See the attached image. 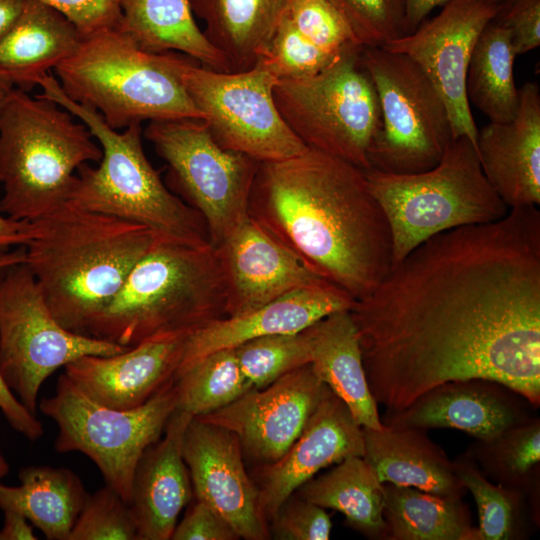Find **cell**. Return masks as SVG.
<instances>
[{"instance_id":"obj_1","label":"cell","mask_w":540,"mask_h":540,"mask_svg":"<svg viewBox=\"0 0 540 540\" xmlns=\"http://www.w3.org/2000/svg\"><path fill=\"white\" fill-rule=\"evenodd\" d=\"M367 383L386 413L473 378L540 406V210L437 234L349 310Z\"/></svg>"},{"instance_id":"obj_2","label":"cell","mask_w":540,"mask_h":540,"mask_svg":"<svg viewBox=\"0 0 540 540\" xmlns=\"http://www.w3.org/2000/svg\"><path fill=\"white\" fill-rule=\"evenodd\" d=\"M248 212L310 271L355 300L392 268L390 228L365 171L337 157L308 148L259 163Z\"/></svg>"},{"instance_id":"obj_3","label":"cell","mask_w":540,"mask_h":540,"mask_svg":"<svg viewBox=\"0 0 540 540\" xmlns=\"http://www.w3.org/2000/svg\"><path fill=\"white\" fill-rule=\"evenodd\" d=\"M32 222L25 264L58 323L88 336L92 320L121 289L155 233L138 223L67 205Z\"/></svg>"},{"instance_id":"obj_4","label":"cell","mask_w":540,"mask_h":540,"mask_svg":"<svg viewBox=\"0 0 540 540\" xmlns=\"http://www.w3.org/2000/svg\"><path fill=\"white\" fill-rule=\"evenodd\" d=\"M226 280L212 245L194 246L155 234L88 336L121 346L189 336L225 316Z\"/></svg>"},{"instance_id":"obj_5","label":"cell","mask_w":540,"mask_h":540,"mask_svg":"<svg viewBox=\"0 0 540 540\" xmlns=\"http://www.w3.org/2000/svg\"><path fill=\"white\" fill-rule=\"evenodd\" d=\"M38 86L39 96L80 119L102 149L97 167L84 163L77 169L67 206L138 223L182 243L211 245L203 217L168 189L146 157L141 124L118 132L94 108L67 97L51 73Z\"/></svg>"},{"instance_id":"obj_6","label":"cell","mask_w":540,"mask_h":540,"mask_svg":"<svg viewBox=\"0 0 540 540\" xmlns=\"http://www.w3.org/2000/svg\"><path fill=\"white\" fill-rule=\"evenodd\" d=\"M56 102L12 88L0 102V212L34 221L66 205L84 163L102 149Z\"/></svg>"},{"instance_id":"obj_7","label":"cell","mask_w":540,"mask_h":540,"mask_svg":"<svg viewBox=\"0 0 540 540\" xmlns=\"http://www.w3.org/2000/svg\"><path fill=\"white\" fill-rule=\"evenodd\" d=\"M180 56L144 51L115 26L84 36L54 70L67 97L94 108L116 130L143 121L203 119L181 80Z\"/></svg>"},{"instance_id":"obj_8","label":"cell","mask_w":540,"mask_h":540,"mask_svg":"<svg viewBox=\"0 0 540 540\" xmlns=\"http://www.w3.org/2000/svg\"><path fill=\"white\" fill-rule=\"evenodd\" d=\"M365 175L388 221L392 267L437 234L494 222L509 211L465 136L452 138L440 161L428 170L393 174L369 169Z\"/></svg>"},{"instance_id":"obj_9","label":"cell","mask_w":540,"mask_h":540,"mask_svg":"<svg viewBox=\"0 0 540 540\" xmlns=\"http://www.w3.org/2000/svg\"><path fill=\"white\" fill-rule=\"evenodd\" d=\"M364 47V46H363ZM356 47L319 73L279 79L273 96L282 118L308 147L370 169L369 147L381 127L374 84Z\"/></svg>"},{"instance_id":"obj_10","label":"cell","mask_w":540,"mask_h":540,"mask_svg":"<svg viewBox=\"0 0 540 540\" xmlns=\"http://www.w3.org/2000/svg\"><path fill=\"white\" fill-rule=\"evenodd\" d=\"M38 408L58 427L54 449L85 454L106 485L129 503L136 466L164 432L177 408V393L173 380L143 405L115 409L88 397L63 372L55 394L43 398Z\"/></svg>"},{"instance_id":"obj_11","label":"cell","mask_w":540,"mask_h":540,"mask_svg":"<svg viewBox=\"0 0 540 540\" xmlns=\"http://www.w3.org/2000/svg\"><path fill=\"white\" fill-rule=\"evenodd\" d=\"M143 135L167 165L168 189L199 212L220 246L249 216L260 162L221 147L202 119L150 121Z\"/></svg>"},{"instance_id":"obj_12","label":"cell","mask_w":540,"mask_h":540,"mask_svg":"<svg viewBox=\"0 0 540 540\" xmlns=\"http://www.w3.org/2000/svg\"><path fill=\"white\" fill-rule=\"evenodd\" d=\"M361 60L381 112V127L368 150L370 169L411 174L434 167L452 139L440 93L404 54L364 46Z\"/></svg>"},{"instance_id":"obj_13","label":"cell","mask_w":540,"mask_h":540,"mask_svg":"<svg viewBox=\"0 0 540 540\" xmlns=\"http://www.w3.org/2000/svg\"><path fill=\"white\" fill-rule=\"evenodd\" d=\"M130 347L73 333L51 314L25 262L0 278V373L28 411L57 369L84 355H114Z\"/></svg>"},{"instance_id":"obj_14","label":"cell","mask_w":540,"mask_h":540,"mask_svg":"<svg viewBox=\"0 0 540 540\" xmlns=\"http://www.w3.org/2000/svg\"><path fill=\"white\" fill-rule=\"evenodd\" d=\"M178 70L221 147L260 163L286 160L308 149L279 113L273 96L278 79L262 66L221 72L181 54Z\"/></svg>"},{"instance_id":"obj_15","label":"cell","mask_w":540,"mask_h":540,"mask_svg":"<svg viewBox=\"0 0 540 540\" xmlns=\"http://www.w3.org/2000/svg\"><path fill=\"white\" fill-rule=\"evenodd\" d=\"M442 11L415 31L381 47L404 54L427 75L440 93L452 138L465 136L477 150L478 128L466 95V76L476 41L500 5L485 0H450Z\"/></svg>"},{"instance_id":"obj_16","label":"cell","mask_w":540,"mask_h":540,"mask_svg":"<svg viewBox=\"0 0 540 540\" xmlns=\"http://www.w3.org/2000/svg\"><path fill=\"white\" fill-rule=\"evenodd\" d=\"M329 389L307 364L264 388L252 387L221 409L196 417L232 432L245 453L271 464L299 437Z\"/></svg>"},{"instance_id":"obj_17","label":"cell","mask_w":540,"mask_h":540,"mask_svg":"<svg viewBox=\"0 0 540 540\" xmlns=\"http://www.w3.org/2000/svg\"><path fill=\"white\" fill-rule=\"evenodd\" d=\"M238 438L227 429L198 417L189 422L183 442L193 494L221 514L240 538L270 537L259 506V493L249 478Z\"/></svg>"},{"instance_id":"obj_18","label":"cell","mask_w":540,"mask_h":540,"mask_svg":"<svg viewBox=\"0 0 540 540\" xmlns=\"http://www.w3.org/2000/svg\"><path fill=\"white\" fill-rule=\"evenodd\" d=\"M363 454L362 427L344 401L329 389L286 453L263 470L257 489L266 521H271L283 503L321 469Z\"/></svg>"},{"instance_id":"obj_19","label":"cell","mask_w":540,"mask_h":540,"mask_svg":"<svg viewBox=\"0 0 540 540\" xmlns=\"http://www.w3.org/2000/svg\"><path fill=\"white\" fill-rule=\"evenodd\" d=\"M530 407L508 386L473 378L438 385L405 409L385 413L381 422L424 430L454 428L476 440L488 441L530 418Z\"/></svg>"},{"instance_id":"obj_20","label":"cell","mask_w":540,"mask_h":540,"mask_svg":"<svg viewBox=\"0 0 540 540\" xmlns=\"http://www.w3.org/2000/svg\"><path fill=\"white\" fill-rule=\"evenodd\" d=\"M216 250L226 280L225 316L247 313L325 280L250 216Z\"/></svg>"},{"instance_id":"obj_21","label":"cell","mask_w":540,"mask_h":540,"mask_svg":"<svg viewBox=\"0 0 540 540\" xmlns=\"http://www.w3.org/2000/svg\"><path fill=\"white\" fill-rule=\"evenodd\" d=\"M187 337L152 339L114 355H84L65 365L64 373L100 404L137 408L174 380Z\"/></svg>"},{"instance_id":"obj_22","label":"cell","mask_w":540,"mask_h":540,"mask_svg":"<svg viewBox=\"0 0 540 540\" xmlns=\"http://www.w3.org/2000/svg\"><path fill=\"white\" fill-rule=\"evenodd\" d=\"M355 301L345 290L321 280L247 313L216 319L187 337L177 372L210 353L254 338L302 331L332 313L350 310Z\"/></svg>"},{"instance_id":"obj_23","label":"cell","mask_w":540,"mask_h":540,"mask_svg":"<svg viewBox=\"0 0 540 540\" xmlns=\"http://www.w3.org/2000/svg\"><path fill=\"white\" fill-rule=\"evenodd\" d=\"M477 153L483 172L507 207L540 205V89L519 90L515 117L478 129Z\"/></svg>"},{"instance_id":"obj_24","label":"cell","mask_w":540,"mask_h":540,"mask_svg":"<svg viewBox=\"0 0 540 540\" xmlns=\"http://www.w3.org/2000/svg\"><path fill=\"white\" fill-rule=\"evenodd\" d=\"M192 415L178 408L170 416L164 437L141 456L133 477L131 499L138 540H169L193 488L183 458V442Z\"/></svg>"},{"instance_id":"obj_25","label":"cell","mask_w":540,"mask_h":540,"mask_svg":"<svg viewBox=\"0 0 540 540\" xmlns=\"http://www.w3.org/2000/svg\"><path fill=\"white\" fill-rule=\"evenodd\" d=\"M364 460L380 482L414 487L450 499H462L467 489L453 461L426 434V430L383 424L362 427Z\"/></svg>"},{"instance_id":"obj_26","label":"cell","mask_w":540,"mask_h":540,"mask_svg":"<svg viewBox=\"0 0 540 540\" xmlns=\"http://www.w3.org/2000/svg\"><path fill=\"white\" fill-rule=\"evenodd\" d=\"M83 35L65 15L35 0H25L16 22L0 40V74L28 91L51 68L69 58Z\"/></svg>"},{"instance_id":"obj_27","label":"cell","mask_w":540,"mask_h":540,"mask_svg":"<svg viewBox=\"0 0 540 540\" xmlns=\"http://www.w3.org/2000/svg\"><path fill=\"white\" fill-rule=\"evenodd\" d=\"M315 374L348 406L361 427L383 424L364 371L355 324L349 310L332 313L310 326Z\"/></svg>"},{"instance_id":"obj_28","label":"cell","mask_w":540,"mask_h":540,"mask_svg":"<svg viewBox=\"0 0 540 540\" xmlns=\"http://www.w3.org/2000/svg\"><path fill=\"white\" fill-rule=\"evenodd\" d=\"M117 27L144 51L178 52L204 67L230 72L226 58L198 27L190 0H120Z\"/></svg>"},{"instance_id":"obj_29","label":"cell","mask_w":540,"mask_h":540,"mask_svg":"<svg viewBox=\"0 0 540 540\" xmlns=\"http://www.w3.org/2000/svg\"><path fill=\"white\" fill-rule=\"evenodd\" d=\"M209 42L226 58L230 72L253 68L290 0H190Z\"/></svg>"},{"instance_id":"obj_30","label":"cell","mask_w":540,"mask_h":540,"mask_svg":"<svg viewBox=\"0 0 540 540\" xmlns=\"http://www.w3.org/2000/svg\"><path fill=\"white\" fill-rule=\"evenodd\" d=\"M20 485L0 483V509L24 515L48 540H68L88 496L79 476L68 468L27 466Z\"/></svg>"},{"instance_id":"obj_31","label":"cell","mask_w":540,"mask_h":540,"mask_svg":"<svg viewBox=\"0 0 540 540\" xmlns=\"http://www.w3.org/2000/svg\"><path fill=\"white\" fill-rule=\"evenodd\" d=\"M383 540H479L462 499L383 483Z\"/></svg>"},{"instance_id":"obj_32","label":"cell","mask_w":540,"mask_h":540,"mask_svg":"<svg viewBox=\"0 0 540 540\" xmlns=\"http://www.w3.org/2000/svg\"><path fill=\"white\" fill-rule=\"evenodd\" d=\"M297 490L303 499L343 514L347 524L364 536L383 540L384 486L363 457H348Z\"/></svg>"},{"instance_id":"obj_33","label":"cell","mask_w":540,"mask_h":540,"mask_svg":"<svg viewBox=\"0 0 540 540\" xmlns=\"http://www.w3.org/2000/svg\"><path fill=\"white\" fill-rule=\"evenodd\" d=\"M515 58L509 31L493 19L476 41L466 76L469 104L490 122H508L517 113L519 89L514 81Z\"/></svg>"},{"instance_id":"obj_34","label":"cell","mask_w":540,"mask_h":540,"mask_svg":"<svg viewBox=\"0 0 540 540\" xmlns=\"http://www.w3.org/2000/svg\"><path fill=\"white\" fill-rule=\"evenodd\" d=\"M467 451L492 482L529 495L539 492L540 419L530 417Z\"/></svg>"},{"instance_id":"obj_35","label":"cell","mask_w":540,"mask_h":540,"mask_svg":"<svg viewBox=\"0 0 540 540\" xmlns=\"http://www.w3.org/2000/svg\"><path fill=\"white\" fill-rule=\"evenodd\" d=\"M454 469L474 497L479 540H517L528 535L527 515L536 520L528 494L490 481L466 451L454 461ZM536 525V523H535ZM538 527V526H537Z\"/></svg>"},{"instance_id":"obj_36","label":"cell","mask_w":540,"mask_h":540,"mask_svg":"<svg viewBox=\"0 0 540 540\" xmlns=\"http://www.w3.org/2000/svg\"><path fill=\"white\" fill-rule=\"evenodd\" d=\"M174 385L177 408L193 417L221 409L253 387L234 348L215 351L180 369Z\"/></svg>"},{"instance_id":"obj_37","label":"cell","mask_w":540,"mask_h":540,"mask_svg":"<svg viewBox=\"0 0 540 540\" xmlns=\"http://www.w3.org/2000/svg\"><path fill=\"white\" fill-rule=\"evenodd\" d=\"M234 351L241 370L253 387L264 388L282 375L311 363L310 326L295 333L254 338L236 346Z\"/></svg>"},{"instance_id":"obj_38","label":"cell","mask_w":540,"mask_h":540,"mask_svg":"<svg viewBox=\"0 0 540 540\" xmlns=\"http://www.w3.org/2000/svg\"><path fill=\"white\" fill-rule=\"evenodd\" d=\"M340 55L329 53L312 43L285 14L257 64L278 80L297 79L319 73Z\"/></svg>"},{"instance_id":"obj_39","label":"cell","mask_w":540,"mask_h":540,"mask_svg":"<svg viewBox=\"0 0 540 540\" xmlns=\"http://www.w3.org/2000/svg\"><path fill=\"white\" fill-rule=\"evenodd\" d=\"M68 540H138L129 503L107 485L88 494Z\"/></svg>"},{"instance_id":"obj_40","label":"cell","mask_w":540,"mask_h":540,"mask_svg":"<svg viewBox=\"0 0 540 540\" xmlns=\"http://www.w3.org/2000/svg\"><path fill=\"white\" fill-rule=\"evenodd\" d=\"M286 16L303 36L329 53L340 55L363 47L348 22L328 0H290Z\"/></svg>"},{"instance_id":"obj_41","label":"cell","mask_w":540,"mask_h":540,"mask_svg":"<svg viewBox=\"0 0 540 540\" xmlns=\"http://www.w3.org/2000/svg\"><path fill=\"white\" fill-rule=\"evenodd\" d=\"M366 47L404 35V0H328Z\"/></svg>"},{"instance_id":"obj_42","label":"cell","mask_w":540,"mask_h":540,"mask_svg":"<svg viewBox=\"0 0 540 540\" xmlns=\"http://www.w3.org/2000/svg\"><path fill=\"white\" fill-rule=\"evenodd\" d=\"M332 523L325 509L298 496H290L271 520L278 540H328Z\"/></svg>"},{"instance_id":"obj_43","label":"cell","mask_w":540,"mask_h":540,"mask_svg":"<svg viewBox=\"0 0 540 540\" xmlns=\"http://www.w3.org/2000/svg\"><path fill=\"white\" fill-rule=\"evenodd\" d=\"M494 20L509 31L516 57L540 45V0H514L505 9L500 5Z\"/></svg>"},{"instance_id":"obj_44","label":"cell","mask_w":540,"mask_h":540,"mask_svg":"<svg viewBox=\"0 0 540 540\" xmlns=\"http://www.w3.org/2000/svg\"><path fill=\"white\" fill-rule=\"evenodd\" d=\"M65 15L87 36L104 28L115 27L120 20V0H35Z\"/></svg>"},{"instance_id":"obj_45","label":"cell","mask_w":540,"mask_h":540,"mask_svg":"<svg viewBox=\"0 0 540 540\" xmlns=\"http://www.w3.org/2000/svg\"><path fill=\"white\" fill-rule=\"evenodd\" d=\"M240 537L231 524L208 504L196 500L176 524L173 540H236Z\"/></svg>"},{"instance_id":"obj_46","label":"cell","mask_w":540,"mask_h":540,"mask_svg":"<svg viewBox=\"0 0 540 540\" xmlns=\"http://www.w3.org/2000/svg\"><path fill=\"white\" fill-rule=\"evenodd\" d=\"M0 410L9 425L28 440L36 441L43 435L42 422L19 401L6 385L1 373Z\"/></svg>"},{"instance_id":"obj_47","label":"cell","mask_w":540,"mask_h":540,"mask_svg":"<svg viewBox=\"0 0 540 540\" xmlns=\"http://www.w3.org/2000/svg\"><path fill=\"white\" fill-rule=\"evenodd\" d=\"M33 234L32 221L14 220L0 212V251H5L13 245L27 246Z\"/></svg>"},{"instance_id":"obj_48","label":"cell","mask_w":540,"mask_h":540,"mask_svg":"<svg viewBox=\"0 0 540 540\" xmlns=\"http://www.w3.org/2000/svg\"><path fill=\"white\" fill-rule=\"evenodd\" d=\"M4 523L0 530V540H36L33 525L28 519L13 510H4Z\"/></svg>"},{"instance_id":"obj_49","label":"cell","mask_w":540,"mask_h":540,"mask_svg":"<svg viewBox=\"0 0 540 540\" xmlns=\"http://www.w3.org/2000/svg\"><path fill=\"white\" fill-rule=\"evenodd\" d=\"M450 0H404V35L415 31L436 7Z\"/></svg>"},{"instance_id":"obj_50","label":"cell","mask_w":540,"mask_h":540,"mask_svg":"<svg viewBox=\"0 0 540 540\" xmlns=\"http://www.w3.org/2000/svg\"><path fill=\"white\" fill-rule=\"evenodd\" d=\"M25 0H0V40L22 12Z\"/></svg>"},{"instance_id":"obj_51","label":"cell","mask_w":540,"mask_h":540,"mask_svg":"<svg viewBox=\"0 0 540 540\" xmlns=\"http://www.w3.org/2000/svg\"><path fill=\"white\" fill-rule=\"evenodd\" d=\"M26 248L20 246L12 251H0V278L14 265L25 262Z\"/></svg>"},{"instance_id":"obj_52","label":"cell","mask_w":540,"mask_h":540,"mask_svg":"<svg viewBox=\"0 0 540 540\" xmlns=\"http://www.w3.org/2000/svg\"><path fill=\"white\" fill-rule=\"evenodd\" d=\"M13 87L14 85L12 82L7 77L0 74V102Z\"/></svg>"},{"instance_id":"obj_53","label":"cell","mask_w":540,"mask_h":540,"mask_svg":"<svg viewBox=\"0 0 540 540\" xmlns=\"http://www.w3.org/2000/svg\"><path fill=\"white\" fill-rule=\"evenodd\" d=\"M9 472V465L0 453V480Z\"/></svg>"},{"instance_id":"obj_54","label":"cell","mask_w":540,"mask_h":540,"mask_svg":"<svg viewBox=\"0 0 540 540\" xmlns=\"http://www.w3.org/2000/svg\"><path fill=\"white\" fill-rule=\"evenodd\" d=\"M488 3L500 5V3L504 0H485Z\"/></svg>"}]
</instances>
